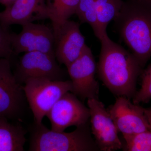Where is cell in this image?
<instances>
[{
    "label": "cell",
    "instance_id": "6da1fadb",
    "mask_svg": "<svg viewBox=\"0 0 151 151\" xmlns=\"http://www.w3.org/2000/svg\"><path fill=\"white\" fill-rule=\"evenodd\" d=\"M100 41L99 77L113 94L130 99L136 93L137 80L143 68L132 52L111 40L108 35Z\"/></svg>",
    "mask_w": 151,
    "mask_h": 151
},
{
    "label": "cell",
    "instance_id": "7a4b0ae2",
    "mask_svg": "<svg viewBox=\"0 0 151 151\" xmlns=\"http://www.w3.org/2000/svg\"><path fill=\"white\" fill-rule=\"evenodd\" d=\"M114 21L120 37L143 68L151 57V1H124Z\"/></svg>",
    "mask_w": 151,
    "mask_h": 151
},
{
    "label": "cell",
    "instance_id": "3957f363",
    "mask_svg": "<svg viewBox=\"0 0 151 151\" xmlns=\"http://www.w3.org/2000/svg\"><path fill=\"white\" fill-rule=\"evenodd\" d=\"M29 132V151H100L91 136L88 122L68 133L52 131L42 123L34 122Z\"/></svg>",
    "mask_w": 151,
    "mask_h": 151
},
{
    "label": "cell",
    "instance_id": "277c9868",
    "mask_svg": "<svg viewBox=\"0 0 151 151\" xmlns=\"http://www.w3.org/2000/svg\"><path fill=\"white\" fill-rule=\"evenodd\" d=\"M23 89L32 111L35 123H42L45 116L63 95L71 92L70 80L54 81L46 78L27 79Z\"/></svg>",
    "mask_w": 151,
    "mask_h": 151
},
{
    "label": "cell",
    "instance_id": "5b68a950",
    "mask_svg": "<svg viewBox=\"0 0 151 151\" xmlns=\"http://www.w3.org/2000/svg\"><path fill=\"white\" fill-rule=\"evenodd\" d=\"M27 102L22 85L17 81L11 60L0 59V117L21 122Z\"/></svg>",
    "mask_w": 151,
    "mask_h": 151
},
{
    "label": "cell",
    "instance_id": "8992f818",
    "mask_svg": "<svg viewBox=\"0 0 151 151\" xmlns=\"http://www.w3.org/2000/svg\"><path fill=\"white\" fill-rule=\"evenodd\" d=\"M13 72L17 81L22 85L30 78L63 81L65 75L55 56L38 51L25 52L19 57Z\"/></svg>",
    "mask_w": 151,
    "mask_h": 151
},
{
    "label": "cell",
    "instance_id": "52a82bcc",
    "mask_svg": "<svg viewBox=\"0 0 151 151\" xmlns=\"http://www.w3.org/2000/svg\"><path fill=\"white\" fill-rule=\"evenodd\" d=\"M66 68L72 83V93L82 100L98 99L99 86L95 78L96 62L89 47L86 45L80 56Z\"/></svg>",
    "mask_w": 151,
    "mask_h": 151
},
{
    "label": "cell",
    "instance_id": "ba28073f",
    "mask_svg": "<svg viewBox=\"0 0 151 151\" xmlns=\"http://www.w3.org/2000/svg\"><path fill=\"white\" fill-rule=\"evenodd\" d=\"M91 131L99 150L113 151L123 149L118 131L111 115L98 99H89Z\"/></svg>",
    "mask_w": 151,
    "mask_h": 151
},
{
    "label": "cell",
    "instance_id": "9c48e42d",
    "mask_svg": "<svg viewBox=\"0 0 151 151\" xmlns=\"http://www.w3.org/2000/svg\"><path fill=\"white\" fill-rule=\"evenodd\" d=\"M11 40L14 55L38 51L55 56L54 33L46 25L33 22L23 25L20 32L11 33Z\"/></svg>",
    "mask_w": 151,
    "mask_h": 151
},
{
    "label": "cell",
    "instance_id": "30bf717a",
    "mask_svg": "<svg viewBox=\"0 0 151 151\" xmlns=\"http://www.w3.org/2000/svg\"><path fill=\"white\" fill-rule=\"evenodd\" d=\"M46 116L51 123L52 130L64 132L68 127L88 123L90 112L77 96L69 92L57 101Z\"/></svg>",
    "mask_w": 151,
    "mask_h": 151
},
{
    "label": "cell",
    "instance_id": "8fae6325",
    "mask_svg": "<svg viewBox=\"0 0 151 151\" xmlns=\"http://www.w3.org/2000/svg\"><path fill=\"white\" fill-rule=\"evenodd\" d=\"M55 37V54L60 64L67 67L80 56L86 46L80 24L68 20L52 27Z\"/></svg>",
    "mask_w": 151,
    "mask_h": 151
},
{
    "label": "cell",
    "instance_id": "7c38bea8",
    "mask_svg": "<svg viewBox=\"0 0 151 151\" xmlns=\"http://www.w3.org/2000/svg\"><path fill=\"white\" fill-rule=\"evenodd\" d=\"M118 132L124 135L150 130L145 108L132 103L129 98L119 97L108 111Z\"/></svg>",
    "mask_w": 151,
    "mask_h": 151
},
{
    "label": "cell",
    "instance_id": "4fadbf2b",
    "mask_svg": "<svg viewBox=\"0 0 151 151\" xmlns=\"http://www.w3.org/2000/svg\"><path fill=\"white\" fill-rule=\"evenodd\" d=\"M51 11L45 0H16L0 12V23L8 29L12 25H21L35 21L50 19Z\"/></svg>",
    "mask_w": 151,
    "mask_h": 151
},
{
    "label": "cell",
    "instance_id": "5bb4252c",
    "mask_svg": "<svg viewBox=\"0 0 151 151\" xmlns=\"http://www.w3.org/2000/svg\"><path fill=\"white\" fill-rule=\"evenodd\" d=\"M21 122L0 117V151H23L27 131Z\"/></svg>",
    "mask_w": 151,
    "mask_h": 151
},
{
    "label": "cell",
    "instance_id": "9a60e30c",
    "mask_svg": "<svg viewBox=\"0 0 151 151\" xmlns=\"http://www.w3.org/2000/svg\"><path fill=\"white\" fill-rule=\"evenodd\" d=\"M124 1L123 0H94L97 23L102 38L108 35L107 27L119 14Z\"/></svg>",
    "mask_w": 151,
    "mask_h": 151
},
{
    "label": "cell",
    "instance_id": "2e32d148",
    "mask_svg": "<svg viewBox=\"0 0 151 151\" xmlns=\"http://www.w3.org/2000/svg\"><path fill=\"white\" fill-rule=\"evenodd\" d=\"M79 0H56L48 6L52 27L61 24L76 14Z\"/></svg>",
    "mask_w": 151,
    "mask_h": 151
},
{
    "label": "cell",
    "instance_id": "e0dca14e",
    "mask_svg": "<svg viewBox=\"0 0 151 151\" xmlns=\"http://www.w3.org/2000/svg\"><path fill=\"white\" fill-rule=\"evenodd\" d=\"M76 14L81 23H87L91 27L94 35L99 40L102 39L97 23L94 0H79Z\"/></svg>",
    "mask_w": 151,
    "mask_h": 151
},
{
    "label": "cell",
    "instance_id": "ac0fdd59",
    "mask_svg": "<svg viewBox=\"0 0 151 151\" xmlns=\"http://www.w3.org/2000/svg\"><path fill=\"white\" fill-rule=\"evenodd\" d=\"M129 151H151V131L123 136Z\"/></svg>",
    "mask_w": 151,
    "mask_h": 151
},
{
    "label": "cell",
    "instance_id": "d6986e66",
    "mask_svg": "<svg viewBox=\"0 0 151 151\" xmlns=\"http://www.w3.org/2000/svg\"><path fill=\"white\" fill-rule=\"evenodd\" d=\"M142 84L140 89L133 97V103H148L151 99V64L141 73Z\"/></svg>",
    "mask_w": 151,
    "mask_h": 151
},
{
    "label": "cell",
    "instance_id": "ffe728a7",
    "mask_svg": "<svg viewBox=\"0 0 151 151\" xmlns=\"http://www.w3.org/2000/svg\"><path fill=\"white\" fill-rule=\"evenodd\" d=\"M11 32L0 23V59H10L14 55L11 40Z\"/></svg>",
    "mask_w": 151,
    "mask_h": 151
},
{
    "label": "cell",
    "instance_id": "44dd1931",
    "mask_svg": "<svg viewBox=\"0 0 151 151\" xmlns=\"http://www.w3.org/2000/svg\"><path fill=\"white\" fill-rule=\"evenodd\" d=\"M16 0H0V3L5 6H9L14 2Z\"/></svg>",
    "mask_w": 151,
    "mask_h": 151
},
{
    "label": "cell",
    "instance_id": "7402d4cb",
    "mask_svg": "<svg viewBox=\"0 0 151 151\" xmlns=\"http://www.w3.org/2000/svg\"><path fill=\"white\" fill-rule=\"evenodd\" d=\"M145 114L147 118L149 124H150V130L151 131V114H147L146 113Z\"/></svg>",
    "mask_w": 151,
    "mask_h": 151
},
{
    "label": "cell",
    "instance_id": "603a6c76",
    "mask_svg": "<svg viewBox=\"0 0 151 151\" xmlns=\"http://www.w3.org/2000/svg\"><path fill=\"white\" fill-rule=\"evenodd\" d=\"M145 112L146 114H151V107L147 109L145 108Z\"/></svg>",
    "mask_w": 151,
    "mask_h": 151
},
{
    "label": "cell",
    "instance_id": "cb8c5ba5",
    "mask_svg": "<svg viewBox=\"0 0 151 151\" xmlns=\"http://www.w3.org/2000/svg\"><path fill=\"white\" fill-rule=\"evenodd\" d=\"M56 0H48V4H47L48 6H50L52 3L54 2Z\"/></svg>",
    "mask_w": 151,
    "mask_h": 151
},
{
    "label": "cell",
    "instance_id": "d4e9b609",
    "mask_svg": "<svg viewBox=\"0 0 151 151\" xmlns=\"http://www.w3.org/2000/svg\"><path fill=\"white\" fill-rule=\"evenodd\" d=\"M148 1H151V0H148Z\"/></svg>",
    "mask_w": 151,
    "mask_h": 151
}]
</instances>
